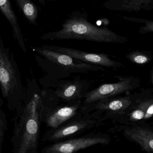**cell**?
<instances>
[{"label": "cell", "instance_id": "cell-1", "mask_svg": "<svg viewBox=\"0 0 153 153\" xmlns=\"http://www.w3.org/2000/svg\"><path fill=\"white\" fill-rule=\"evenodd\" d=\"M88 15L84 11L76 10L68 15L59 31L43 36L44 40H79L97 42L123 44L129 39L120 35L106 27H99L88 21Z\"/></svg>", "mask_w": 153, "mask_h": 153}, {"label": "cell", "instance_id": "cell-2", "mask_svg": "<svg viewBox=\"0 0 153 153\" xmlns=\"http://www.w3.org/2000/svg\"><path fill=\"white\" fill-rule=\"evenodd\" d=\"M44 117V106L41 97L35 94L22 111L13 131V152H37L41 121Z\"/></svg>", "mask_w": 153, "mask_h": 153}, {"label": "cell", "instance_id": "cell-3", "mask_svg": "<svg viewBox=\"0 0 153 153\" xmlns=\"http://www.w3.org/2000/svg\"><path fill=\"white\" fill-rule=\"evenodd\" d=\"M0 89L11 107L22 99L23 89L19 72L7 49L0 43Z\"/></svg>", "mask_w": 153, "mask_h": 153}, {"label": "cell", "instance_id": "cell-4", "mask_svg": "<svg viewBox=\"0 0 153 153\" xmlns=\"http://www.w3.org/2000/svg\"><path fill=\"white\" fill-rule=\"evenodd\" d=\"M114 77L119 79V82L103 84L93 90L87 91L83 97L81 108L101 99L128 94L140 86V80L138 77L121 76Z\"/></svg>", "mask_w": 153, "mask_h": 153}, {"label": "cell", "instance_id": "cell-5", "mask_svg": "<svg viewBox=\"0 0 153 153\" xmlns=\"http://www.w3.org/2000/svg\"><path fill=\"white\" fill-rule=\"evenodd\" d=\"M137 93L127 94L124 96H116L98 100L95 102L81 108L84 113L95 111L93 116L97 119L102 114L101 119H111L117 121L121 117L134 102Z\"/></svg>", "mask_w": 153, "mask_h": 153}, {"label": "cell", "instance_id": "cell-6", "mask_svg": "<svg viewBox=\"0 0 153 153\" xmlns=\"http://www.w3.org/2000/svg\"><path fill=\"white\" fill-rule=\"evenodd\" d=\"M153 92L152 88L137 92L132 105L116 121L123 125L146 123L153 117Z\"/></svg>", "mask_w": 153, "mask_h": 153}, {"label": "cell", "instance_id": "cell-7", "mask_svg": "<svg viewBox=\"0 0 153 153\" xmlns=\"http://www.w3.org/2000/svg\"><path fill=\"white\" fill-rule=\"evenodd\" d=\"M110 136L105 133H91L86 136L54 143L42 150L43 153H72L94 145H107L111 142Z\"/></svg>", "mask_w": 153, "mask_h": 153}, {"label": "cell", "instance_id": "cell-8", "mask_svg": "<svg viewBox=\"0 0 153 153\" xmlns=\"http://www.w3.org/2000/svg\"><path fill=\"white\" fill-rule=\"evenodd\" d=\"M35 51L50 61L71 73H87L88 71L104 70L101 66L81 61L69 55L47 49L43 46L36 48Z\"/></svg>", "mask_w": 153, "mask_h": 153}, {"label": "cell", "instance_id": "cell-9", "mask_svg": "<svg viewBox=\"0 0 153 153\" xmlns=\"http://www.w3.org/2000/svg\"><path fill=\"white\" fill-rule=\"evenodd\" d=\"M45 48L69 55L81 61L106 68H117L123 66L121 62L113 60L108 54L104 53H90L68 47L44 46Z\"/></svg>", "mask_w": 153, "mask_h": 153}, {"label": "cell", "instance_id": "cell-10", "mask_svg": "<svg viewBox=\"0 0 153 153\" xmlns=\"http://www.w3.org/2000/svg\"><path fill=\"white\" fill-rule=\"evenodd\" d=\"M97 124V119L93 115L79 117L76 116L75 120L49 132L46 138L50 141H57L87 130L94 128Z\"/></svg>", "mask_w": 153, "mask_h": 153}, {"label": "cell", "instance_id": "cell-11", "mask_svg": "<svg viewBox=\"0 0 153 153\" xmlns=\"http://www.w3.org/2000/svg\"><path fill=\"white\" fill-rule=\"evenodd\" d=\"M119 129L127 139L137 143L141 149L147 153L153 152V129L148 124L122 125Z\"/></svg>", "mask_w": 153, "mask_h": 153}, {"label": "cell", "instance_id": "cell-12", "mask_svg": "<svg viewBox=\"0 0 153 153\" xmlns=\"http://www.w3.org/2000/svg\"><path fill=\"white\" fill-rule=\"evenodd\" d=\"M82 105V100H79L69 102L68 105L49 111L45 115L46 124L53 129L59 128L67 121L77 115L79 110L81 111Z\"/></svg>", "mask_w": 153, "mask_h": 153}, {"label": "cell", "instance_id": "cell-13", "mask_svg": "<svg viewBox=\"0 0 153 153\" xmlns=\"http://www.w3.org/2000/svg\"><path fill=\"white\" fill-rule=\"evenodd\" d=\"M88 82L76 78L59 85L56 89V96L67 102L82 100L89 88Z\"/></svg>", "mask_w": 153, "mask_h": 153}, {"label": "cell", "instance_id": "cell-14", "mask_svg": "<svg viewBox=\"0 0 153 153\" xmlns=\"http://www.w3.org/2000/svg\"><path fill=\"white\" fill-rule=\"evenodd\" d=\"M104 8L111 11L140 12L153 9V0H105Z\"/></svg>", "mask_w": 153, "mask_h": 153}, {"label": "cell", "instance_id": "cell-15", "mask_svg": "<svg viewBox=\"0 0 153 153\" xmlns=\"http://www.w3.org/2000/svg\"><path fill=\"white\" fill-rule=\"evenodd\" d=\"M0 10L10 23L13 29V35L17 41L21 49L25 53L27 52L26 47L20 30L16 15L12 9L9 0H0Z\"/></svg>", "mask_w": 153, "mask_h": 153}, {"label": "cell", "instance_id": "cell-16", "mask_svg": "<svg viewBox=\"0 0 153 153\" xmlns=\"http://www.w3.org/2000/svg\"><path fill=\"white\" fill-rule=\"evenodd\" d=\"M16 1L27 20L32 24L36 25V19L38 16V10L36 6L31 0Z\"/></svg>", "mask_w": 153, "mask_h": 153}, {"label": "cell", "instance_id": "cell-17", "mask_svg": "<svg viewBox=\"0 0 153 153\" xmlns=\"http://www.w3.org/2000/svg\"><path fill=\"white\" fill-rule=\"evenodd\" d=\"M126 58L133 64L143 65L148 64L152 61L153 55L148 51H131L126 55Z\"/></svg>", "mask_w": 153, "mask_h": 153}, {"label": "cell", "instance_id": "cell-18", "mask_svg": "<svg viewBox=\"0 0 153 153\" xmlns=\"http://www.w3.org/2000/svg\"><path fill=\"white\" fill-rule=\"evenodd\" d=\"M122 18L126 21L130 22H136V23H141V24L147 25L153 22L152 20H148V19H144L136 18L130 17L128 16H121Z\"/></svg>", "mask_w": 153, "mask_h": 153}, {"label": "cell", "instance_id": "cell-19", "mask_svg": "<svg viewBox=\"0 0 153 153\" xmlns=\"http://www.w3.org/2000/svg\"><path fill=\"white\" fill-rule=\"evenodd\" d=\"M153 22L148 25H146L144 26L141 27L139 30V33L142 34L147 33H153Z\"/></svg>", "mask_w": 153, "mask_h": 153}, {"label": "cell", "instance_id": "cell-20", "mask_svg": "<svg viewBox=\"0 0 153 153\" xmlns=\"http://www.w3.org/2000/svg\"><path fill=\"white\" fill-rule=\"evenodd\" d=\"M3 136H4V132H3V124L0 120V153L1 152V146L3 143Z\"/></svg>", "mask_w": 153, "mask_h": 153}, {"label": "cell", "instance_id": "cell-21", "mask_svg": "<svg viewBox=\"0 0 153 153\" xmlns=\"http://www.w3.org/2000/svg\"><path fill=\"white\" fill-rule=\"evenodd\" d=\"M40 3H42V5H45L46 1H60V0H38Z\"/></svg>", "mask_w": 153, "mask_h": 153}, {"label": "cell", "instance_id": "cell-22", "mask_svg": "<svg viewBox=\"0 0 153 153\" xmlns=\"http://www.w3.org/2000/svg\"><path fill=\"white\" fill-rule=\"evenodd\" d=\"M153 69H152L151 70V72H150V81H151V83L152 84H153Z\"/></svg>", "mask_w": 153, "mask_h": 153}]
</instances>
